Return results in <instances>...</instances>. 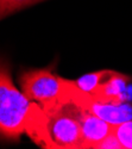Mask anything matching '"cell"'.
<instances>
[{
	"label": "cell",
	"instance_id": "277c9868",
	"mask_svg": "<svg viewBox=\"0 0 132 149\" xmlns=\"http://www.w3.org/2000/svg\"><path fill=\"white\" fill-rule=\"evenodd\" d=\"M45 115L48 118V134L53 148H83L81 125L74 105L67 104Z\"/></svg>",
	"mask_w": 132,
	"mask_h": 149
},
{
	"label": "cell",
	"instance_id": "3957f363",
	"mask_svg": "<svg viewBox=\"0 0 132 149\" xmlns=\"http://www.w3.org/2000/svg\"><path fill=\"white\" fill-rule=\"evenodd\" d=\"M130 80V77L122 73L111 69H102L86 74L75 82L94 100L109 104H122L125 100L123 92Z\"/></svg>",
	"mask_w": 132,
	"mask_h": 149
},
{
	"label": "cell",
	"instance_id": "6da1fadb",
	"mask_svg": "<svg viewBox=\"0 0 132 149\" xmlns=\"http://www.w3.org/2000/svg\"><path fill=\"white\" fill-rule=\"evenodd\" d=\"M46 123L43 109L16 87L8 66L0 60V136L18 140L26 134L42 148H53Z\"/></svg>",
	"mask_w": 132,
	"mask_h": 149
},
{
	"label": "cell",
	"instance_id": "5b68a950",
	"mask_svg": "<svg viewBox=\"0 0 132 149\" xmlns=\"http://www.w3.org/2000/svg\"><path fill=\"white\" fill-rule=\"evenodd\" d=\"M71 105V104H70ZM76 116L79 118L82 139H83V148H95L113 131V124L106 122L97 116H94L87 111L75 106Z\"/></svg>",
	"mask_w": 132,
	"mask_h": 149
},
{
	"label": "cell",
	"instance_id": "7a4b0ae2",
	"mask_svg": "<svg viewBox=\"0 0 132 149\" xmlns=\"http://www.w3.org/2000/svg\"><path fill=\"white\" fill-rule=\"evenodd\" d=\"M68 79L61 78L48 69H32L20 77L21 92L37 103L45 113L64 105Z\"/></svg>",
	"mask_w": 132,
	"mask_h": 149
},
{
	"label": "cell",
	"instance_id": "52a82bcc",
	"mask_svg": "<svg viewBox=\"0 0 132 149\" xmlns=\"http://www.w3.org/2000/svg\"><path fill=\"white\" fill-rule=\"evenodd\" d=\"M39 1L42 0H0V19Z\"/></svg>",
	"mask_w": 132,
	"mask_h": 149
},
{
	"label": "cell",
	"instance_id": "8992f818",
	"mask_svg": "<svg viewBox=\"0 0 132 149\" xmlns=\"http://www.w3.org/2000/svg\"><path fill=\"white\" fill-rule=\"evenodd\" d=\"M113 135L122 148L132 149V119L113 125Z\"/></svg>",
	"mask_w": 132,
	"mask_h": 149
}]
</instances>
